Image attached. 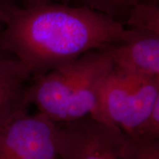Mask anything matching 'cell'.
<instances>
[{
    "label": "cell",
    "mask_w": 159,
    "mask_h": 159,
    "mask_svg": "<svg viewBox=\"0 0 159 159\" xmlns=\"http://www.w3.org/2000/svg\"><path fill=\"white\" fill-rule=\"evenodd\" d=\"M22 3L23 7H36V6L45 5V4L49 3H55V2H61L69 4L71 2V0H21Z\"/></svg>",
    "instance_id": "12"
},
{
    "label": "cell",
    "mask_w": 159,
    "mask_h": 159,
    "mask_svg": "<svg viewBox=\"0 0 159 159\" xmlns=\"http://www.w3.org/2000/svg\"><path fill=\"white\" fill-rule=\"evenodd\" d=\"M114 64L108 47L85 53L68 64L32 76L24 94L26 105L55 123L92 118L105 123L99 92Z\"/></svg>",
    "instance_id": "2"
},
{
    "label": "cell",
    "mask_w": 159,
    "mask_h": 159,
    "mask_svg": "<svg viewBox=\"0 0 159 159\" xmlns=\"http://www.w3.org/2000/svg\"><path fill=\"white\" fill-rule=\"evenodd\" d=\"M11 57V54L7 53V52H5L4 49L0 47V61H2V60L7 58V57Z\"/></svg>",
    "instance_id": "14"
},
{
    "label": "cell",
    "mask_w": 159,
    "mask_h": 159,
    "mask_svg": "<svg viewBox=\"0 0 159 159\" xmlns=\"http://www.w3.org/2000/svg\"><path fill=\"white\" fill-rule=\"evenodd\" d=\"M122 152L125 159H159V140H135L125 136Z\"/></svg>",
    "instance_id": "10"
},
{
    "label": "cell",
    "mask_w": 159,
    "mask_h": 159,
    "mask_svg": "<svg viewBox=\"0 0 159 159\" xmlns=\"http://www.w3.org/2000/svg\"><path fill=\"white\" fill-rule=\"evenodd\" d=\"M57 124L20 109L0 122V159H56Z\"/></svg>",
    "instance_id": "4"
},
{
    "label": "cell",
    "mask_w": 159,
    "mask_h": 159,
    "mask_svg": "<svg viewBox=\"0 0 159 159\" xmlns=\"http://www.w3.org/2000/svg\"><path fill=\"white\" fill-rule=\"evenodd\" d=\"M56 159H61V158H60V157L58 156V157H57V158Z\"/></svg>",
    "instance_id": "15"
},
{
    "label": "cell",
    "mask_w": 159,
    "mask_h": 159,
    "mask_svg": "<svg viewBox=\"0 0 159 159\" xmlns=\"http://www.w3.org/2000/svg\"><path fill=\"white\" fill-rule=\"evenodd\" d=\"M56 124L61 159H125V135L118 129L89 117Z\"/></svg>",
    "instance_id": "5"
},
{
    "label": "cell",
    "mask_w": 159,
    "mask_h": 159,
    "mask_svg": "<svg viewBox=\"0 0 159 159\" xmlns=\"http://www.w3.org/2000/svg\"><path fill=\"white\" fill-rule=\"evenodd\" d=\"M31 77L27 67L15 57L0 61V122L27 108L24 94Z\"/></svg>",
    "instance_id": "7"
},
{
    "label": "cell",
    "mask_w": 159,
    "mask_h": 159,
    "mask_svg": "<svg viewBox=\"0 0 159 159\" xmlns=\"http://www.w3.org/2000/svg\"><path fill=\"white\" fill-rule=\"evenodd\" d=\"M13 4V0H0V31L2 30L5 25V19L7 11Z\"/></svg>",
    "instance_id": "13"
},
{
    "label": "cell",
    "mask_w": 159,
    "mask_h": 159,
    "mask_svg": "<svg viewBox=\"0 0 159 159\" xmlns=\"http://www.w3.org/2000/svg\"><path fill=\"white\" fill-rule=\"evenodd\" d=\"M129 139L135 140H159V101L156 102L150 114L136 134Z\"/></svg>",
    "instance_id": "11"
},
{
    "label": "cell",
    "mask_w": 159,
    "mask_h": 159,
    "mask_svg": "<svg viewBox=\"0 0 159 159\" xmlns=\"http://www.w3.org/2000/svg\"><path fill=\"white\" fill-rule=\"evenodd\" d=\"M130 28L159 34V6L158 0L136 4L128 11L126 19Z\"/></svg>",
    "instance_id": "8"
},
{
    "label": "cell",
    "mask_w": 159,
    "mask_h": 159,
    "mask_svg": "<svg viewBox=\"0 0 159 159\" xmlns=\"http://www.w3.org/2000/svg\"><path fill=\"white\" fill-rule=\"evenodd\" d=\"M145 1L152 0H71V2H77L80 6L105 13L119 22H121L120 19H126L131 7Z\"/></svg>",
    "instance_id": "9"
},
{
    "label": "cell",
    "mask_w": 159,
    "mask_h": 159,
    "mask_svg": "<svg viewBox=\"0 0 159 159\" xmlns=\"http://www.w3.org/2000/svg\"><path fill=\"white\" fill-rule=\"evenodd\" d=\"M139 30L85 6L55 2L11 6L0 47L35 76L68 64L85 53L134 39Z\"/></svg>",
    "instance_id": "1"
},
{
    "label": "cell",
    "mask_w": 159,
    "mask_h": 159,
    "mask_svg": "<svg viewBox=\"0 0 159 159\" xmlns=\"http://www.w3.org/2000/svg\"><path fill=\"white\" fill-rule=\"evenodd\" d=\"M108 47L115 68L131 75L159 77V34L140 31L134 39Z\"/></svg>",
    "instance_id": "6"
},
{
    "label": "cell",
    "mask_w": 159,
    "mask_h": 159,
    "mask_svg": "<svg viewBox=\"0 0 159 159\" xmlns=\"http://www.w3.org/2000/svg\"><path fill=\"white\" fill-rule=\"evenodd\" d=\"M159 101V77L131 75L114 66L99 92L106 125L128 138L136 134Z\"/></svg>",
    "instance_id": "3"
}]
</instances>
